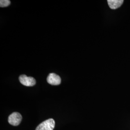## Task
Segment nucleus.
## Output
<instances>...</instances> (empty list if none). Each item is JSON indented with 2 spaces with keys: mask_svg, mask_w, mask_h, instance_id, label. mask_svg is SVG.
<instances>
[{
  "mask_svg": "<svg viewBox=\"0 0 130 130\" xmlns=\"http://www.w3.org/2000/svg\"><path fill=\"white\" fill-rule=\"evenodd\" d=\"M55 126V121L53 119H49L43 121L38 126L36 130H53Z\"/></svg>",
  "mask_w": 130,
  "mask_h": 130,
  "instance_id": "obj_1",
  "label": "nucleus"
},
{
  "mask_svg": "<svg viewBox=\"0 0 130 130\" xmlns=\"http://www.w3.org/2000/svg\"><path fill=\"white\" fill-rule=\"evenodd\" d=\"M19 80L21 84L28 87L33 86L36 84V80L34 78L28 77L25 75H20L19 77Z\"/></svg>",
  "mask_w": 130,
  "mask_h": 130,
  "instance_id": "obj_2",
  "label": "nucleus"
},
{
  "mask_svg": "<svg viewBox=\"0 0 130 130\" xmlns=\"http://www.w3.org/2000/svg\"><path fill=\"white\" fill-rule=\"evenodd\" d=\"M22 120V116L18 112H14L8 118V122L13 126H18Z\"/></svg>",
  "mask_w": 130,
  "mask_h": 130,
  "instance_id": "obj_3",
  "label": "nucleus"
},
{
  "mask_svg": "<svg viewBox=\"0 0 130 130\" xmlns=\"http://www.w3.org/2000/svg\"><path fill=\"white\" fill-rule=\"evenodd\" d=\"M47 81L48 84L53 85H58L61 84V79L59 76L55 73H52L47 77Z\"/></svg>",
  "mask_w": 130,
  "mask_h": 130,
  "instance_id": "obj_4",
  "label": "nucleus"
},
{
  "mask_svg": "<svg viewBox=\"0 0 130 130\" xmlns=\"http://www.w3.org/2000/svg\"><path fill=\"white\" fill-rule=\"evenodd\" d=\"M123 0H107V3L112 9H116L119 8L123 3Z\"/></svg>",
  "mask_w": 130,
  "mask_h": 130,
  "instance_id": "obj_5",
  "label": "nucleus"
},
{
  "mask_svg": "<svg viewBox=\"0 0 130 130\" xmlns=\"http://www.w3.org/2000/svg\"><path fill=\"white\" fill-rule=\"evenodd\" d=\"M11 4L9 0H1L0 1V6L1 7H5L9 6Z\"/></svg>",
  "mask_w": 130,
  "mask_h": 130,
  "instance_id": "obj_6",
  "label": "nucleus"
}]
</instances>
